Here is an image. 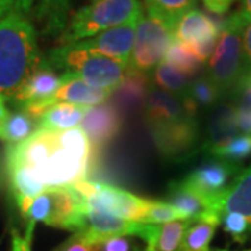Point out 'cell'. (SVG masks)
I'll list each match as a JSON object with an SVG mask.
<instances>
[{
    "label": "cell",
    "instance_id": "cell-15",
    "mask_svg": "<svg viewBox=\"0 0 251 251\" xmlns=\"http://www.w3.org/2000/svg\"><path fill=\"white\" fill-rule=\"evenodd\" d=\"M240 173L237 163L212 158L191 172L186 180L191 186L211 198L219 196L230 184V180Z\"/></svg>",
    "mask_w": 251,
    "mask_h": 251
},
{
    "label": "cell",
    "instance_id": "cell-35",
    "mask_svg": "<svg viewBox=\"0 0 251 251\" xmlns=\"http://www.w3.org/2000/svg\"><path fill=\"white\" fill-rule=\"evenodd\" d=\"M230 95L236 108L251 110V74L240 77Z\"/></svg>",
    "mask_w": 251,
    "mask_h": 251
},
{
    "label": "cell",
    "instance_id": "cell-27",
    "mask_svg": "<svg viewBox=\"0 0 251 251\" xmlns=\"http://www.w3.org/2000/svg\"><path fill=\"white\" fill-rule=\"evenodd\" d=\"M153 74V82L159 87V90L171 92L177 97H186L191 80L187 74L176 70L165 62H162Z\"/></svg>",
    "mask_w": 251,
    "mask_h": 251
},
{
    "label": "cell",
    "instance_id": "cell-19",
    "mask_svg": "<svg viewBox=\"0 0 251 251\" xmlns=\"http://www.w3.org/2000/svg\"><path fill=\"white\" fill-rule=\"evenodd\" d=\"M62 78L63 82L60 88L49 102L50 106L59 102H64V103L94 108L105 103L109 97H112V92L95 88L72 73L62 74Z\"/></svg>",
    "mask_w": 251,
    "mask_h": 251
},
{
    "label": "cell",
    "instance_id": "cell-6",
    "mask_svg": "<svg viewBox=\"0 0 251 251\" xmlns=\"http://www.w3.org/2000/svg\"><path fill=\"white\" fill-rule=\"evenodd\" d=\"M87 202L72 187L46 188L27 206L23 215L28 219V225L44 222L48 226L80 232Z\"/></svg>",
    "mask_w": 251,
    "mask_h": 251
},
{
    "label": "cell",
    "instance_id": "cell-13",
    "mask_svg": "<svg viewBox=\"0 0 251 251\" xmlns=\"http://www.w3.org/2000/svg\"><path fill=\"white\" fill-rule=\"evenodd\" d=\"M169 204L177 208L183 215L191 222L197 221H214L219 222L221 218L216 214L214 200L191 186L187 180L175 181L169 186Z\"/></svg>",
    "mask_w": 251,
    "mask_h": 251
},
{
    "label": "cell",
    "instance_id": "cell-5",
    "mask_svg": "<svg viewBox=\"0 0 251 251\" xmlns=\"http://www.w3.org/2000/svg\"><path fill=\"white\" fill-rule=\"evenodd\" d=\"M143 16L140 0H92L73 14L62 35L63 45L98 35L110 28L138 21Z\"/></svg>",
    "mask_w": 251,
    "mask_h": 251
},
{
    "label": "cell",
    "instance_id": "cell-16",
    "mask_svg": "<svg viewBox=\"0 0 251 251\" xmlns=\"http://www.w3.org/2000/svg\"><path fill=\"white\" fill-rule=\"evenodd\" d=\"M81 128L92 147H103L113 141L122 130V116L113 103H102L88 110L81 122Z\"/></svg>",
    "mask_w": 251,
    "mask_h": 251
},
{
    "label": "cell",
    "instance_id": "cell-34",
    "mask_svg": "<svg viewBox=\"0 0 251 251\" xmlns=\"http://www.w3.org/2000/svg\"><path fill=\"white\" fill-rule=\"evenodd\" d=\"M95 251H143L133 236H113L95 242Z\"/></svg>",
    "mask_w": 251,
    "mask_h": 251
},
{
    "label": "cell",
    "instance_id": "cell-26",
    "mask_svg": "<svg viewBox=\"0 0 251 251\" xmlns=\"http://www.w3.org/2000/svg\"><path fill=\"white\" fill-rule=\"evenodd\" d=\"M70 0H41L38 6V17L45 24L48 32H64L67 27V16Z\"/></svg>",
    "mask_w": 251,
    "mask_h": 251
},
{
    "label": "cell",
    "instance_id": "cell-33",
    "mask_svg": "<svg viewBox=\"0 0 251 251\" xmlns=\"http://www.w3.org/2000/svg\"><path fill=\"white\" fill-rule=\"evenodd\" d=\"M221 224L225 232L229 233L236 242L244 243L247 240V234L251 230L249 221L239 214H224L221 216Z\"/></svg>",
    "mask_w": 251,
    "mask_h": 251
},
{
    "label": "cell",
    "instance_id": "cell-30",
    "mask_svg": "<svg viewBox=\"0 0 251 251\" xmlns=\"http://www.w3.org/2000/svg\"><path fill=\"white\" fill-rule=\"evenodd\" d=\"M188 98L198 106H212L222 98V92L215 84L208 78V75L197 77L191 81L187 91Z\"/></svg>",
    "mask_w": 251,
    "mask_h": 251
},
{
    "label": "cell",
    "instance_id": "cell-7",
    "mask_svg": "<svg viewBox=\"0 0 251 251\" xmlns=\"http://www.w3.org/2000/svg\"><path fill=\"white\" fill-rule=\"evenodd\" d=\"M243 28L244 25L233 16L225 20L215 50L209 59L206 75L222 95L232 94L243 74Z\"/></svg>",
    "mask_w": 251,
    "mask_h": 251
},
{
    "label": "cell",
    "instance_id": "cell-24",
    "mask_svg": "<svg viewBox=\"0 0 251 251\" xmlns=\"http://www.w3.org/2000/svg\"><path fill=\"white\" fill-rule=\"evenodd\" d=\"M147 13L162 20L172 29L190 10L197 4V0H144Z\"/></svg>",
    "mask_w": 251,
    "mask_h": 251
},
{
    "label": "cell",
    "instance_id": "cell-41",
    "mask_svg": "<svg viewBox=\"0 0 251 251\" xmlns=\"http://www.w3.org/2000/svg\"><path fill=\"white\" fill-rule=\"evenodd\" d=\"M232 16L243 25H246L249 21H251V0H242L239 9L236 10V13H233Z\"/></svg>",
    "mask_w": 251,
    "mask_h": 251
},
{
    "label": "cell",
    "instance_id": "cell-14",
    "mask_svg": "<svg viewBox=\"0 0 251 251\" xmlns=\"http://www.w3.org/2000/svg\"><path fill=\"white\" fill-rule=\"evenodd\" d=\"M135 29L137 21H131L125 25L110 28L98 35L80 41V44L87 49L112 57L117 62L125 63L128 66L134 46Z\"/></svg>",
    "mask_w": 251,
    "mask_h": 251
},
{
    "label": "cell",
    "instance_id": "cell-20",
    "mask_svg": "<svg viewBox=\"0 0 251 251\" xmlns=\"http://www.w3.org/2000/svg\"><path fill=\"white\" fill-rule=\"evenodd\" d=\"M150 94V81L143 73L135 72L127 67L125 78L112 92L115 106L131 112L138 108H144V103Z\"/></svg>",
    "mask_w": 251,
    "mask_h": 251
},
{
    "label": "cell",
    "instance_id": "cell-1",
    "mask_svg": "<svg viewBox=\"0 0 251 251\" xmlns=\"http://www.w3.org/2000/svg\"><path fill=\"white\" fill-rule=\"evenodd\" d=\"M92 144L81 127L38 128L25 141L9 147L7 163L25 165L46 187H67L87 179Z\"/></svg>",
    "mask_w": 251,
    "mask_h": 251
},
{
    "label": "cell",
    "instance_id": "cell-38",
    "mask_svg": "<svg viewBox=\"0 0 251 251\" xmlns=\"http://www.w3.org/2000/svg\"><path fill=\"white\" fill-rule=\"evenodd\" d=\"M234 1H237V0H202L206 10L211 11L212 14H216V16L226 14L230 10V7L233 6Z\"/></svg>",
    "mask_w": 251,
    "mask_h": 251
},
{
    "label": "cell",
    "instance_id": "cell-43",
    "mask_svg": "<svg viewBox=\"0 0 251 251\" xmlns=\"http://www.w3.org/2000/svg\"><path fill=\"white\" fill-rule=\"evenodd\" d=\"M9 117V112L6 109V105H4V97L0 95V134H1V130L4 127V123Z\"/></svg>",
    "mask_w": 251,
    "mask_h": 251
},
{
    "label": "cell",
    "instance_id": "cell-4",
    "mask_svg": "<svg viewBox=\"0 0 251 251\" xmlns=\"http://www.w3.org/2000/svg\"><path fill=\"white\" fill-rule=\"evenodd\" d=\"M46 62L54 70L75 74L92 87L109 92L119 87L128 67L125 63L84 48L80 42L54 48L46 56Z\"/></svg>",
    "mask_w": 251,
    "mask_h": 251
},
{
    "label": "cell",
    "instance_id": "cell-10",
    "mask_svg": "<svg viewBox=\"0 0 251 251\" xmlns=\"http://www.w3.org/2000/svg\"><path fill=\"white\" fill-rule=\"evenodd\" d=\"M225 21H218L197 9L190 10L173 29L175 39L183 44L200 62H206L215 50Z\"/></svg>",
    "mask_w": 251,
    "mask_h": 251
},
{
    "label": "cell",
    "instance_id": "cell-42",
    "mask_svg": "<svg viewBox=\"0 0 251 251\" xmlns=\"http://www.w3.org/2000/svg\"><path fill=\"white\" fill-rule=\"evenodd\" d=\"M18 0H0V18L6 17L10 13H17Z\"/></svg>",
    "mask_w": 251,
    "mask_h": 251
},
{
    "label": "cell",
    "instance_id": "cell-28",
    "mask_svg": "<svg viewBox=\"0 0 251 251\" xmlns=\"http://www.w3.org/2000/svg\"><path fill=\"white\" fill-rule=\"evenodd\" d=\"M219 222L197 221L191 222L184 234L183 251H211L209 244Z\"/></svg>",
    "mask_w": 251,
    "mask_h": 251
},
{
    "label": "cell",
    "instance_id": "cell-22",
    "mask_svg": "<svg viewBox=\"0 0 251 251\" xmlns=\"http://www.w3.org/2000/svg\"><path fill=\"white\" fill-rule=\"evenodd\" d=\"M90 109L88 106L59 102L46 109L36 119V125L38 128H44V130H53V131L70 130L81 125L82 119L88 113Z\"/></svg>",
    "mask_w": 251,
    "mask_h": 251
},
{
    "label": "cell",
    "instance_id": "cell-23",
    "mask_svg": "<svg viewBox=\"0 0 251 251\" xmlns=\"http://www.w3.org/2000/svg\"><path fill=\"white\" fill-rule=\"evenodd\" d=\"M10 172V181L13 193L21 212L27 209L31 201L45 191L46 186L36 179L29 168L21 163H7Z\"/></svg>",
    "mask_w": 251,
    "mask_h": 251
},
{
    "label": "cell",
    "instance_id": "cell-39",
    "mask_svg": "<svg viewBox=\"0 0 251 251\" xmlns=\"http://www.w3.org/2000/svg\"><path fill=\"white\" fill-rule=\"evenodd\" d=\"M236 123L242 134H251V110L236 108Z\"/></svg>",
    "mask_w": 251,
    "mask_h": 251
},
{
    "label": "cell",
    "instance_id": "cell-37",
    "mask_svg": "<svg viewBox=\"0 0 251 251\" xmlns=\"http://www.w3.org/2000/svg\"><path fill=\"white\" fill-rule=\"evenodd\" d=\"M243 42V74L242 75H249L251 74V21H249L242 34Z\"/></svg>",
    "mask_w": 251,
    "mask_h": 251
},
{
    "label": "cell",
    "instance_id": "cell-17",
    "mask_svg": "<svg viewBox=\"0 0 251 251\" xmlns=\"http://www.w3.org/2000/svg\"><path fill=\"white\" fill-rule=\"evenodd\" d=\"M216 214H239L251 226V165L242 171L232 183L214 200Z\"/></svg>",
    "mask_w": 251,
    "mask_h": 251
},
{
    "label": "cell",
    "instance_id": "cell-9",
    "mask_svg": "<svg viewBox=\"0 0 251 251\" xmlns=\"http://www.w3.org/2000/svg\"><path fill=\"white\" fill-rule=\"evenodd\" d=\"M72 187L85 200L87 206L105 211L126 221L140 222L148 204L145 198L105 183L82 180Z\"/></svg>",
    "mask_w": 251,
    "mask_h": 251
},
{
    "label": "cell",
    "instance_id": "cell-40",
    "mask_svg": "<svg viewBox=\"0 0 251 251\" xmlns=\"http://www.w3.org/2000/svg\"><path fill=\"white\" fill-rule=\"evenodd\" d=\"M34 226L28 225L25 237H21L17 232H13V251H31V236Z\"/></svg>",
    "mask_w": 251,
    "mask_h": 251
},
{
    "label": "cell",
    "instance_id": "cell-32",
    "mask_svg": "<svg viewBox=\"0 0 251 251\" xmlns=\"http://www.w3.org/2000/svg\"><path fill=\"white\" fill-rule=\"evenodd\" d=\"M211 156L239 165V162L251 156V134L236 135L233 140L211 153Z\"/></svg>",
    "mask_w": 251,
    "mask_h": 251
},
{
    "label": "cell",
    "instance_id": "cell-11",
    "mask_svg": "<svg viewBox=\"0 0 251 251\" xmlns=\"http://www.w3.org/2000/svg\"><path fill=\"white\" fill-rule=\"evenodd\" d=\"M62 82V75L56 73L46 59H42L14 99L23 106V110L36 120L46 109L50 108L49 102L60 88Z\"/></svg>",
    "mask_w": 251,
    "mask_h": 251
},
{
    "label": "cell",
    "instance_id": "cell-21",
    "mask_svg": "<svg viewBox=\"0 0 251 251\" xmlns=\"http://www.w3.org/2000/svg\"><path fill=\"white\" fill-rule=\"evenodd\" d=\"M190 224L191 221L181 219L169 224L150 225L144 239L147 242L144 251H183L184 234Z\"/></svg>",
    "mask_w": 251,
    "mask_h": 251
},
{
    "label": "cell",
    "instance_id": "cell-3",
    "mask_svg": "<svg viewBox=\"0 0 251 251\" xmlns=\"http://www.w3.org/2000/svg\"><path fill=\"white\" fill-rule=\"evenodd\" d=\"M41 60L35 29L25 16L0 18V95L14 99Z\"/></svg>",
    "mask_w": 251,
    "mask_h": 251
},
{
    "label": "cell",
    "instance_id": "cell-2",
    "mask_svg": "<svg viewBox=\"0 0 251 251\" xmlns=\"http://www.w3.org/2000/svg\"><path fill=\"white\" fill-rule=\"evenodd\" d=\"M197 105L186 97L162 90L150 91L144 117L158 151L168 159H186L198 145Z\"/></svg>",
    "mask_w": 251,
    "mask_h": 251
},
{
    "label": "cell",
    "instance_id": "cell-36",
    "mask_svg": "<svg viewBox=\"0 0 251 251\" xmlns=\"http://www.w3.org/2000/svg\"><path fill=\"white\" fill-rule=\"evenodd\" d=\"M52 251H95V243L88 240L80 232H75L72 237H69Z\"/></svg>",
    "mask_w": 251,
    "mask_h": 251
},
{
    "label": "cell",
    "instance_id": "cell-12",
    "mask_svg": "<svg viewBox=\"0 0 251 251\" xmlns=\"http://www.w3.org/2000/svg\"><path fill=\"white\" fill-rule=\"evenodd\" d=\"M148 229L150 225L126 221L105 211L87 206L80 233L94 243L113 236H133L144 240L148 233Z\"/></svg>",
    "mask_w": 251,
    "mask_h": 251
},
{
    "label": "cell",
    "instance_id": "cell-18",
    "mask_svg": "<svg viewBox=\"0 0 251 251\" xmlns=\"http://www.w3.org/2000/svg\"><path fill=\"white\" fill-rule=\"evenodd\" d=\"M236 123V105L234 102H221L218 103L208 122L205 141L202 144V151L209 155L215 152L218 148L224 147L237 135Z\"/></svg>",
    "mask_w": 251,
    "mask_h": 251
},
{
    "label": "cell",
    "instance_id": "cell-25",
    "mask_svg": "<svg viewBox=\"0 0 251 251\" xmlns=\"http://www.w3.org/2000/svg\"><path fill=\"white\" fill-rule=\"evenodd\" d=\"M36 130H38V125L35 119L25 110H18L14 113H9L0 138L9 147H16L29 138Z\"/></svg>",
    "mask_w": 251,
    "mask_h": 251
},
{
    "label": "cell",
    "instance_id": "cell-29",
    "mask_svg": "<svg viewBox=\"0 0 251 251\" xmlns=\"http://www.w3.org/2000/svg\"><path fill=\"white\" fill-rule=\"evenodd\" d=\"M163 62L175 67L176 70L187 74L188 77L196 75L202 69V62H200L186 46L176 39H173V42L168 48Z\"/></svg>",
    "mask_w": 251,
    "mask_h": 251
},
{
    "label": "cell",
    "instance_id": "cell-44",
    "mask_svg": "<svg viewBox=\"0 0 251 251\" xmlns=\"http://www.w3.org/2000/svg\"><path fill=\"white\" fill-rule=\"evenodd\" d=\"M35 0H18V6H17V13H21V14H25L29 11L31 6L34 4Z\"/></svg>",
    "mask_w": 251,
    "mask_h": 251
},
{
    "label": "cell",
    "instance_id": "cell-8",
    "mask_svg": "<svg viewBox=\"0 0 251 251\" xmlns=\"http://www.w3.org/2000/svg\"><path fill=\"white\" fill-rule=\"evenodd\" d=\"M173 29L162 20L145 13L137 21L133 52L128 69L145 75L155 72L163 62L168 48L173 42Z\"/></svg>",
    "mask_w": 251,
    "mask_h": 251
},
{
    "label": "cell",
    "instance_id": "cell-45",
    "mask_svg": "<svg viewBox=\"0 0 251 251\" xmlns=\"http://www.w3.org/2000/svg\"><path fill=\"white\" fill-rule=\"evenodd\" d=\"M212 251H230V250H219V249H216V250H212ZM244 251H251V250H244Z\"/></svg>",
    "mask_w": 251,
    "mask_h": 251
},
{
    "label": "cell",
    "instance_id": "cell-31",
    "mask_svg": "<svg viewBox=\"0 0 251 251\" xmlns=\"http://www.w3.org/2000/svg\"><path fill=\"white\" fill-rule=\"evenodd\" d=\"M181 219H187V218L169 202L148 200V204L145 206V211L140 222L147 225H162L181 221Z\"/></svg>",
    "mask_w": 251,
    "mask_h": 251
}]
</instances>
